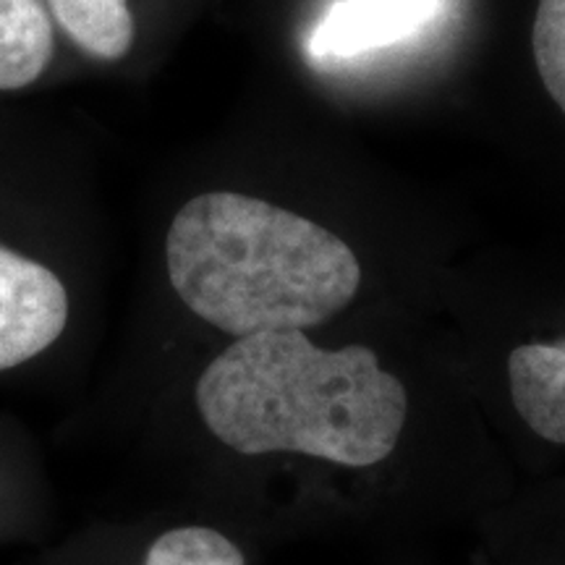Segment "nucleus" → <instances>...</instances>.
<instances>
[{
  "instance_id": "1",
  "label": "nucleus",
  "mask_w": 565,
  "mask_h": 565,
  "mask_svg": "<svg viewBox=\"0 0 565 565\" xmlns=\"http://www.w3.org/2000/svg\"><path fill=\"white\" fill-rule=\"evenodd\" d=\"M204 427L242 456L299 454L370 469L398 448L406 385L366 345L322 349L303 330L236 338L194 391Z\"/></svg>"
},
{
  "instance_id": "2",
  "label": "nucleus",
  "mask_w": 565,
  "mask_h": 565,
  "mask_svg": "<svg viewBox=\"0 0 565 565\" xmlns=\"http://www.w3.org/2000/svg\"><path fill=\"white\" fill-rule=\"evenodd\" d=\"M166 263L179 299L233 338L317 328L362 286L356 254L333 231L236 192L183 204L168 228Z\"/></svg>"
},
{
  "instance_id": "3",
  "label": "nucleus",
  "mask_w": 565,
  "mask_h": 565,
  "mask_svg": "<svg viewBox=\"0 0 565 565\" xmlns=\"http://www.w3.org/2000/svg\"><path fill=\"white\" fill-rule=\"evenodd\" d=\"M66 320L68 296L55 273L0 246V372L51 349Z\"/></svg>"
},
{
  "instance_id": "4",
  "label": "nucleus",
  "mask_w": 565,
  "mask_h": 565,
  "mask_svg": "<svg viewBox=\"0 0 565 565\" xmlns=\"http://www.w3.org/2000/svg\"><path fill=\"white\" fill-rule=\"evenodd\" d=\"M440 0H338L309 40L315 58L349 61L412 38Z\"/></svg>"
},
{
  "instance_id": "5",
  "label": "nucleus",
  "mask_w": 565,
  "mask_h": 565,
  "mask_svg": "<svg viewBox=\"0 0 565 565\" xmlns=\"http://www.w3.org/2000/svg\"><path fill=\"white\" fill-rule=\"evenodd\" d=\"M53 58V24L40 0H0V89L32 84Z\"/></svg>"
},
{
  "instance_id": "6",
  "label": "nucleus",
  "mask_w": 565,
  "mask_h": 565,
  "mask_svg": "<svg viewBox=\"0 0 565 565\" xmlns=\"http://www.w3.org/2000/svg\"><path fill=\"white\" fill-rule=\"evenodd\" d=\"M58 24L82 51L100 61H118L134 42L129 0H47Z\"/></svg>"
},
{
  "instance_id": "7",
  "label": "nucleus",
  "mask_w": 565,
  "mask_h": 565,
  "mask_svg": "<svg viewBox=\"0 0 565 565\" xmlns=\"http://www.w3.org/2000/svg\"><path fill=\"white\" fill-rule=\"evenodd\" d=\"M145 565H246L242 550L210 526H179L160 534Z\"/></svg>"
},
{
  "instance_id": "8",
  "label": "nucleus",
  "mask_w": 565,
  "mask_h": 565,
  "mask_svg": "<svg viewBox=\"0 0 565 565\" xmlns=\"http://www.w3.org/2000/svg\"><path fill=\"white\" fill-rule=\"evenodd\" d=\"M532 51L542 84L565 113V0H540Z\"/></svg>"
}]
</instances>
